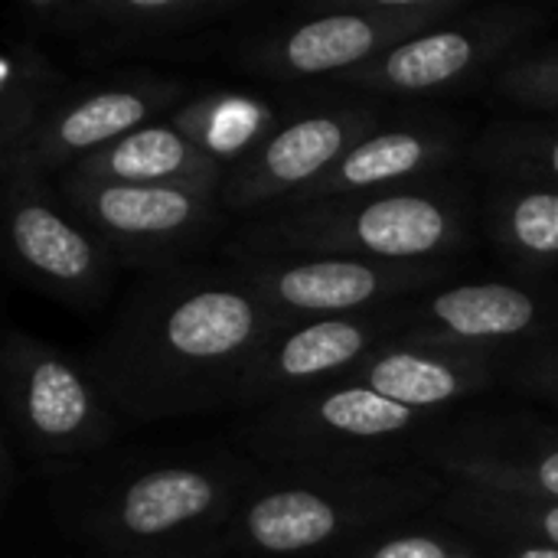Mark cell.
I'll use <instances>...</instances> for the list:
<instances>
[{"label": "cell", "instance_id": "obj_1", "mask_svg": "<svg viewBox=\"0 0 558 558\" xmlns=\"http://www.w3.org/2000/svg\"><path fill=\"white\" fill-rule=\"evenodd\" d=\"M262 307L235 288L206 284L180 294L141 333V379L157 383V392H190L239 366L252 369V356L265 347Z\"/></svg>", "mask_w": 558, "mask_h": 558}, {"label": "cell", "instance_id": "obj_2", "mask_svg": "<svg viewBox=\"0 0 558 558\" xmlns=\"http://www.w3.org/2000/svg\"><path fill=\"white\" fill-rule=\"evenodd\" d=\"M369 114L363 111H317L291 121L248 154L232 177L226 196L232 206H255L320 180L350 147L363 141Z\"/></svg>", "mask_w": 558, "mask_h": 558}, {"label": "cell", "instance_id": "obj_3", "mask_svg": "<svg viewBox=\"0 0 558 558\" xmlns=\"http://www.w3.org/2000/svg\"><path fill=\"white\" fill-rule=\"evenodd\" d=\"M10 402L23 435L46 451L85 448L101 432L85 379L56 353L20 347L10 356Z\"/></svg>", "mask_w": 558, "mask_h": 558}, {"label": "cell", "instance_id": "obj_4", "mask_svg": "<svg viewBox=\"0 0 558 558\" xmlns=\"http://www.w3.org/2000/svg\"><path fill=\"white\" fill-rule=\"evenodd\" d=\"M454 239L451 213L415 193H396L360 206L356 213L327 216L324 222L304 226L301 235H291L298 245L324 248H360L376 258H425L445 248Z\"/></svg>", "mask_w": 558, "mask_h": 558}, {"label": "cell", "instance_id": "obj_5", "mask_svg": "<svg viewBox=\"0 0 558 558\" xmlns=\"http://www.w3.org/2000/svg\"><path fill=\"white\" fill-rule=\"evenodd\" d=\"M441 7H369V10H337L317 20L301 23L294 33H288L275 52L271 62L281 72L291 75H327L343 72L360 62H369L383 43L392 36H405L415 26H422L425 13H438Z\"/></svg>", "mask_w": 558, "mask_h": 558}, {"label": "cell", "instance_id": "obj_6", "mask_svg": "<svg viewBox=\"0 0 558 558\" xmlns=\"http://www.w3.org/2000/svg\"><path fill=\"white\" fill-rule=\"evenodd\" d=\"M163 108L160 88H105L72 101L49 121H39L23 144V170L29 163L52 167L69 157H92L114 141L141 131V124Z\"/></svg>", "mask_w": 558, "mask_h": 558}, {"label": "cell", "instance_id": "obj_7", "mask_svg": "<svg viewBox=\"0 0 558 558\" xmlns=\"http://www.w3.org/2000/svg\"><path fill=\"white\" fill-rule=\"evenodd\" d=\"M85 183H131V186H183L203 190L219 180V167L206 147L190 134L163 124H147L111 147L92 154L78 167Z\"/></svg>", "mask_w": 558, "mask_h": 558}, {"label": "cell", "instance_id": "obj_8", "mask_svg": "<svg viewBox=\"0 0 558 558\" xmlns=\"http://www.w3.org/2000/svg\"><path fill=\"white\" fill-rule=\"evenodd\" d=\"M78 183L82 213L118 242H173L199 229L206 219V193L183 186H131V183Z\"/></svg>", "mask_w": 558, "mask_h": 558}, {"label": "cell", "instance_id": "obj_9", "mask_svg": "<svg viewBox=\"0 0 558 558\" xmlns=\"http://www.w3.org/2000/svg\"><path fill=\"white\" fill-rule=\"evenodd\" d=\"M10 245L16 262L46 284L82 291L101 275L98 252L85 232L23 186H10Z\"/></svg>", "mask_w": 558, "mask_h": 558}, {"label": "cell", "instance_id": "obj_10", "mask_svg": "<svg viewBox=\"0 0 558 558\" xmlns=\"http://www.w3.org/2000/svg\"><path fill=\"white\" fill-rule=\"evenodd\" d=\"M409 281L412 275H396L392 268H376L356 258H314L258 275V291L265 288V294L288 311L333 314L356 311Z\"/></svg>", "mask_w": 558, "mask_h": 558}, {"label": "cell", "instance_id": "obj_11", "mask_svg": "<svg viewBox=\"0 0 558 558\" xmlns=\"http://www.w3.org/2000/svg\"><path fill=\"white\" fill-rule=\"evenodd\" d=\"M490 46L494 26L422 33L383 52L369 69H356L353 82L383 92H432L471 72Z\"/></svg>", "mask_w": 558, "mask_h": 558}, {"label": "cell", "instance_id": "obj_12", "mask_svg": "<svg viewBox=\"0 0 558 558\" xmlns=\"http://www.w3.org/2000/svg\"><path fill=\"white\" fill-rule=\"evenodd\" d=\"M373 343V330L356 320H314L304 330L291 333L268 360L258 356L242 376V386L252 392H281L288 386L347 369Z\"/></svg>", "mask_w": 558, "mask_h": 558}, {"label": "cell", "instance_id": "obj_13", "mask_svg": "<svg viewBox=\"0 0 558 558\" xmlns=\"http://www.w3.org/2000/svg\"><path fill=\"white\" fill-rule=\"evenodd\" d=\"M438 154H441L438 134L409 131V128L383 131L350 147L320 180L301 190V199H327V196H343L353 190L396 183L425 170L432 160H438Z\"/></svg>", "mask_w": 558, "mask_h": 558}, {"label": "cell", "instance_id": "obj_14", "mask_svg": "<svg viewBox=\"0 0 558 558\" xmlns=\"http://www.w3.org/2000/svg\"><path fill=\"white\" fill-rule=\"evenodd\" d=\"M216 500L219 487L203 471L163 468L137 477L124 490L118 504V523L131 536H163L209 513Z\"/></svg>", "mask_w": 558, "mask_h": 558}, {"label": "cell", "instance_id": "obj_15", "mask_svg": "<svg viewBox=\"0 0 558 558\" xmlns=\"http://www.w3.org/2000/svg\"><path fill=\"white\" fill-rule=\"evenodd\" d=\"M347 523V510L320 490H275L252 504L245 517L248 539L275 556L307 553L333 539Z\"/></svg>", "mask_w": 558, "mask_h": 558}, {"label": "cell", "instance_id": "obj_16", "mask_svg": "<svg viewBox=\"0 0 558 558\" xmlns=\"http://www.w3.org/2000/svg\"><path fill=\"white\" fill-rule=\"evenodd\" d=\"M428 320L458 340L517 337L536 320V301L510 284H464L432 301Z\"/></svg>", "mask_w": 558, "mask_h": 558}, {"label": "cell", "instance_id": "obj_17", "mask_svg": "<svg viewBox=\"0 0 558 558\" xmlns=\"http://www.w3.org/2000/svg\"><path fill=\"white\" fill-rule=\"evenodd\" d=\"M360 379L366 389L415 412L445 405L471 389V369L451 360L415 353V350H396V353L373 360L360 373Z\"/></svg>", "mask_w": 558, "mask_h": 558}, {"label": "cell", "instance_id": "obj_18", "mask_svg": "<svg viewBox=\"0 0 558 558\" xmlns=\"http://www.w3.org/2000/svg\"><path fill=\"white\" fill-rule=\"evenodd\" d=\"M311 422H317L330 435L343 438H389L415 425V409H405L366 386H347L320 396L311 412Z\"/></svg>", "mask_w": 558, "mask_h": 558}, {"label": "cell", "instance_id": "obj_19", "mask_svg": "<svg viewBox=\"0 0 558 558\" xmlns=\"http://www.w3.org/2000/svg\"><path fill=\"white\" fill-rule=\"evenodd\" d=\"M510 235L530 255L539 258L558 255V193L553 190L523 193L510 209Z\"/></svg>", "mask_w": 558, "mask_h": 558}, {"label": "cell", "instance_id": "obj_20", "mask_svg": "<svg viewBox=\"0 0 558 558\" xmlns=\"http://www.w3.org/2000/svg\"><path fill=\"white\" fill-rule=\"evenodd\" d=\"M471 477L481 481H494L497 487L517 494L523 490V497H556L558 500V451L543 454L536 464L530 468H513V464H494V468H481V464H468Z\"/></svg>", "mask_w": 558, "mask_h": 558}, {"label": "cell", "instance_id": "obj_21", "mask_svg": "<svg viewBox=\"0 0 558 558\" xmlns=\"http://www.w3.org/2000/svg\"><path fill=\"white\" fill-rule=\"evenodd\" d=\"M513 88L526 98L546 101V105H558V59H543L526 65L523 72L513 75Z\"/></svg>", "mask_w": 558, "mask_h": 558}, {"label": "cell", "instance_id": "obj_22", "mask_svg": "<svg viewBox=\"0 0 558 558\" xmlns=\"http://www.w3.org/2000/svg\"><path fill=\"white\" fill-rule=\"evenodd\" d=\"M369 558H461L451 556V549L438 539H428V536H402V539H392L386 546H379Z\"/></svg>", "mask_w": 558, "mask_h": 558}, {"label": "cell", "instance_id": "obj_23", "mask_svg": "<svg viewBox=\"0 0 558 558\" xmlns=\"http://www.w3.org/2000/svg\"><path fill=\"white\" fill-rule=\"evenodd\" d=\"M520 523H523V530H533V533L546 536L558 549V504L556 507H539L533 513H523Z\"/></svg>", "mask_w": 558, "mask_h": 558}, {"label": "cell", "instance_id": "obj_24", "mask_svg": "<svg viewBox=\"0 0 558 558\" xmlns=\"http://www.w3.org/2000/svg\"><path fill=\"white\" fill-rule=\"evenodd\" d=\"M513 558H558V549L556 546L553 549L549 546H526V549H520Z\"/></svg>", "mask_w": 558, "mask_h": 558}, {"label": "cell", "instance_id": "obj_25", "mask_svg": "<svg viewBox=\"0 0 558 558\" xmlns=\"http://www.w3.org/2000/svg\"><path fill=\"white\" fill-rule=\"evenodd\" d=\"M546 163H549V170L558 177V137L553 141V147L546 150Z\"/></svg>", "mask_w": 558, "mask_h": 558}]
</instances>
